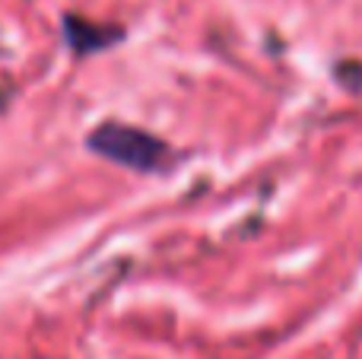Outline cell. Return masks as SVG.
<instances>
[{"label":"cell","instance_id":"cell-1","mask_svg":"<svg viewBox=\"0 0 362 359\" xmlns=\"http://www.w3.org/2000/svg\"><path fill=\"white\" fill-rule=\"evenodd\" d=\"M89 143L105 159H112V163H121L127 169H140V172L163 169L165 156H169L163 140H156L146 131H137V127H124V124H102Z\"/></svg>","mask_w":362,"mask_h":359}]
</instances>
